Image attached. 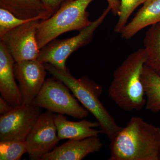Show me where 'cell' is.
<instances>
[{"label":"cell","mask_w":160,"mask_h":160,"mask_svg":"<svg viewBox=\"0 0 160 160\" xmlns=\"http://www.w3.org/2000/svg\"><path fill=\"white\" fill-rule=\"evenodd\" d=\"M109 160H160V128L133 117L110 140Z\"/></svg>","instance_id":"cell-1"},{"label":"cell","mask_w":160,"mask_h":160,"mask_svg":"<svg viewBox=\"0 0 160 160\" xmlns=\"http://www.w3.org/2000/svg\"><path fill=\"white\" fill-rule=\"evenodd\" d=\"M146 60L144 48L138 49L129 55L113 72L109 95L125 111H140L146 106L142 75Z\"/></svg>","instance_id":"cell-2"},{"label":"cell","mask_w":160,"mask_h":160,"mask_svg":"<svg viewBox=\"0 0 160 160\" xmlns=\"http://www.w3.org/2000/svg\"><path fill=\"white\" fill-rule=\"evenodd\" d=\"M44 64L47 71L64 83L83 107L94 116L99 124L100 131L109 140L122 129L100 100L103 92L101 85L86 76L76 78L67 68L61 69L49 63Z\"/></svg>","instance_id":"cell-3"},{"label":"cell","mask_w":160,"mask_h":160,"mask_svg":"<svg viewBox=\"0 0 160 160\" xmlns=\"http://www.w3.org/2000/svg\"><path fill=\"white\" fill-rule=\"evenodd\" d=\"M94 0H72L63 5L51 17L40 21L36 32L40 49L61 35L81 31L91 24L87 7Z\"/></svg>","instance_id":"cell-4"},{"label":"cell","mask_w":160,"mask_h":160,"mask_svg":"<svg viewBox=\"0 0 160 160\" xmlns=\"http://www.w3.org/2000/svg\"><path fill=\"white\" fill-rule=\"evenodd\" d=\"M68 87L54 77L46 80L31 104L57 114H66L78 119L86 118L89 112L72 95Z\"/></svg>","instance_id":"cell-5"},{"label":"cell","mask_w":160,"mask_h":160,"mask_svg":"<svg viewBox=\"0 0 160 160\" xmlns=\"http://www.w3.org/2000/svg\"><path fill=\"white\" fill-rule=\"evenodd\" d=\"M111 11L109 6L91 24L80 31L77 35L65 40H54L40 49L37 59L42 63H49L61 69H66V60L74 52L91 42L94 32L103 23Z\"/></svg>","instance_id":"cell-6"},{"label":"cell","mask_w":160,"mask_h":160,"mask_svg":"<svg viewBox=\"0 0 160 160\" xmlns=\"http://www.w3.org/2000/svg\"><path fill=\"white\" fill-rule=\"evenodd\" d=\"M40 22V20L36 19L24 23L7 32L0 39L15 62L37 59L40 49L36 32Z\"/></svg>","instance_id":"cell-7"},{"label":"cell","mask_w":160,"mask_h":160,"mask_svg":"<svg viewBox=\"0 0 160 160\" xmlns=\"http://www.w3.org/2000/svg\"><path fill=\"white\" fill-rule=\"evenodd\" d=\"M41 108L22 105L0 116V141H25L39 118Z\"/></svg>","instance_id":"cell-8"},{"label":"cell","mask_w":160,"mask_h":160,"mask_svg":"<svg viewBox=\"0 0 160 160\" xmlns=\"http://www.w3.org/2000/svg\"><path fill=\"white\" fill-rule=\"evenodd\" d=\"M60 140L54 114L49 111L42 113L25 140L29 158L41 160L56 147Z\"/></svg>","instance_id":"cell-9"},{"label":"cell","mask_w":160,"mask_h":160,"mask_svg":"<svg viewBox=\"0 0 160 160\" xmlns=\"http://www.w3.org/2000/svg\"><path fill=\"white\" fill-rule=\"evenodd\" d=\"M46 70L45 64L36 59L15 63V77L19 82L22 105L31 104L45 83Z\"/></svg>","instance_id":"cell-10"},{"label":"cell","mask_w":160,"mask_h":160,"mask_svg":"<svg viewBox=\"0 0 160 160\" xmlns=\"http://www.w3.org/2000/svg\"><path fill=\"white\" fill-rule=\"evenodd\" d=\"M98 136L81 140H69L43 156L41 160H81L102 149Z\"/></svg>","instance_id":"cell-11"},{"label":"cell","mask_w":160,"mask_h":160,"mask_svg":"<svg viewBox=\"0 0 160 160\" xmlns=\"http://www.w3.org/2000/svg\"><path fill=\"white\" fill-rule=\"evenodd\" d=\"M14 60L0 42V92L1 96L13 108L22 106V98L15 81Z\"/></svg>","instance_id":"cell-12"},{"label":"cell","mask_w":160,"mask_h":160,"mask_svg":"<svg viewBox=\"0 0 160 160\" xmlns=\"http://www.w3.org/2000/svg\"><path fill=\"white\" fill-rule=\"evenodd\" d=\"M55 123L58 135L60 140H81L91 137L98 136L100 130L94 129L99 127L97 122L82 120L79 122H71L63 114H54Z\"/></svg>","instance_id":"cell-13"},{"label":"cell","mask_w":160,"mask_h":160,"mask_svg":"<svg viewBox=\"0 0 160 160\" xmlns=\"http://www.w3.org/2000/svg\"><path fill=\"white\" fill-rule=\"evenodd\" d=\"M159 22L160 0H146L120 34L124 39H130L144 28Z\"/></svg>","instance_id":"cell-14"},{"label":"cell","mask_w":160,"mask_h":160,"mask_svg":"<svg viewBox=\"0 0 160 160\" xmlns=\"http://www.w3.org/2000/svg\"><path fill=\"white\" fill-rule=\"evenodd\" d=\"M0 7L23 20H45L53 15L42 0H0Z\"/></svg>","instance_id":"cell-15"},{"label":"cell","mask_w":160,"mask_h":160,"mask_svg":"<svg viewBox=\"0 0 160 160\" xmlns=\"http://www.w3.org/2000/svg\"><path fill=\"white\" fill-rule=\"evenodd\" d=\"M142 80L146 94V109L153 112H160V75L145 64Z\"/></svg>","instance_id":"cell-16"},{"label":"cell","mask_w":160,"mask_h":160,"mask_svg":"<svg viewBox=\"0 0 160 160\" xmlns=\"http://www.w3.org/2000/svg\"><path fill=\"white\" fill-rule=\"evenodd\" d=\"M146 64L160 75V22L150 26L144 38Z\"/></svg>","instance_id":"cell-17"},{"label":"cell","mask_w":160,"mask_h":160,"mask_svg":"<svg viewBox=\"0 0 160 160\" xmlns=\"http://www.w3.org/2000/svg\"><path fill=\"white\" fill-rule=\"evenodd\" d=\"M27 152L25 141H0V160H19Z\"/></svg>","instance_id":"cell-18"},{"label":"cell","mask_w":160,"mask_h":160,"mask_svg":"<svg viewBox=\"0 0 160 160\" xmlns=\"http://www.w3.org/2000/svg\"><path fill=\"white\" fill-rule=\"evenodd\" d=\"M146 0H121L118 20L114 27L115 32L121 33L128 23L130 16L137 8Z\"/></svg>","instance_id":"cell-19"},{"label":"cell","mask_w":160,"mask_h":160,"mask_svg":"<svg viewBox=\"0 0 160 160\" xmlns=\"http://www.w3.org/2000/svg\"><path fill=\"white\" fill-rule=\"evenodd\" d=\"M36 20V19H33ZM33 20L19 18L6 9H0V39L9 31L24 23Z\"/></svg>","instance_id":"cell-20"},{"label":"cell","mask_w":160,"mask_h":160,"mask_svg":"<svg viewBox=\"0 0 160 160\" xmlns=\"http://www.w3.org/2000/svg\"><path fill=\"white\" fill-rule=\"evenodd\" d=\"M42 1L53 15L63 5L72 0H42Z\"/></svg>","instance_id":"cell-21"},{"label":"cell","mask_w":160,"mask_h":160,"mask_svg":"<svg viewBox=\"0 0 160 160\" xmlns=\"http://www.w3.org/2000/svg\"><path fill=\"white\" fill-rule=\"evenodd\" d=\"M8 102L2 96L0 97V114L3 115L11 111L13 109Z\"/></svg>","instance_id":"cell-22"},{"label":"cell","mask_w":160,"mask_h":160,"mask_svg":"<svg viewBox=\"0 0 160 160\" xmlns=\"http://www.w3.org/2000/svg\"><path fill=\"white\" fill-rule=\"evenodd\" d=\"M108 6L111 9V11L113 15L118 16L119 13L120 1L119 0H106Z\"/></svg>","instance_id":"cell-23"}]
</instances>
